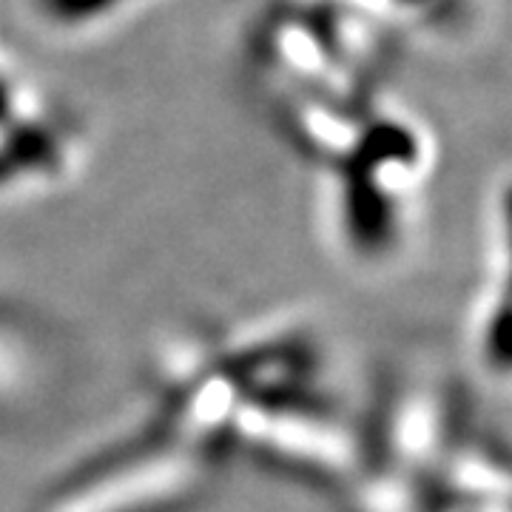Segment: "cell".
<instances>
[{"label":"cell","mask_w":512,"mask_h":512,"mask_svg":"<svg viewBox=\"0 0 512 512\" xmlns=\"http://www.w3.org/2000/svg\"><path fill=\"white\" fill-rule=\"evenodd\" d=\"M80 128L63 111H23L0 128V194L55 183L72 165Z\"/></svg>","instance_id":"cell-2"},{"label":"cell","mask_w":512,"mask_h":512,"mask_svg":"<svg viewBox=\"0 0 512 512\" xmlns=\"http://www.w3.org/2000/svg\"><path fill=\"white\" fill-rule=\"evenodd\" d=\"M234 461L148 399L143 413L43 490L35 512H200Z\"/></svg>","instance_id":"cell-1"},{"label":"cell","mask_w":512,"mask_h":512,"mask_svg":"<svg viewBox=\"0 0 512 512\" xmlns=\"http://www.w3.org/2000/svg\"><path fill=\"white\" fill-rule=\"evenodd\" d=\"M23 111H26V106H23L20 83L6 69H0V128L18 120Z\"/></svg>","instance_id":"cell-5"},{"label":"cell","mask_w":512,"mask_h":512,"mask_svg":"<svg viewBox=\"0 0 512 512\" xmlns=\"http://www.w3.org/2000/svg\"><path fill=\"white\" fill-rule=\"evenodd\" d=\"M134 3L140 0H32V9L43 23L63 32H74L114 18Z\"/></svg>","instance_id":"cell-3"},{"label":"cell","mask_w":512,"mask_h":512,"mask_svg":"<svg viewBox=\"0 0 512 512\" xmlns=\"http://www.w3.org/2000/svg\"><path fill=\"white\" fill-rule=\"evenodd\" d=\"M393 9L410 12L416 18L436 20V23H447L456 15V0H387Z\"/></svg>","instance_id":"cell-4"}]
</instances>
